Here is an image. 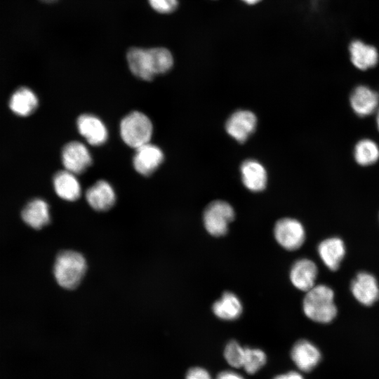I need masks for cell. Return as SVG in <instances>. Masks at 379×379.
I'll return each mask as SVG.
<instances>
[{
    "instance_id": "25",
    "label": "cell",
    "mask_w": 379,
    "mask_h": 379,
    "mask_svg": "<svg viewBox=\"0 0 379 379\" xmlns=\"http://www.w3.org/2000/svg\"><path fill=\"white\" fill-rule=\"evenodd\" d=\"M244 353L245 347L236 340H231L225 345L223 354L226 362L231 367L240 368L243 366Z\"/></svg>"
},
{
    "instance_id": "14",
    "label": "cell",
    "mask_w": 379,
    "mask_h": 379,
    "mask_svg": "<svg viewBox=\"0 0 379 379\" xmlns=\"http://www.w3.org/2000/svg\"><path fill=\"white\" fill-rule=\"evenodd\" d=\"M352 65L360 70L375 67L379 60L378 49L360 39L352 40L348 48Z\"/></svg>"
},
{
    "instance_id": "29",
    "label": "cell",
    "mask_w": 379,
    "mask_h": 379,
    "mask_svg": "<svg viewBox=\"0 0 379 379\" xmlns=\"http://www.w3.org/2000/svg\"><path fill=\"white\" fill-rule=\"evenodd\" d=\"M272 379H305L302 375L296 371H290L274 376Z\"/></svg>"
},
{
    "instance_id": "23",
    "label": "cell",
    "mask_w": 379,
    "mask_h": 379,
    "mask_svg": "<svg viewBox=\"0 0 379 379\" xmlns=\"http://www.w3.org/2000/svg\"><path fill=\"white\" fill-rule=\"evenodd\" d=\"M354 158L362 166H368L376 162L379 158V147L373 140H360L354 148Z\"/></svg>"
},
{
    "instance_id": "26",
    "label": "cell",
    "mask_w": 379,
    "mask_h": 379,
    "mask_svg": "<svg viewBox=\"0 0 379 379\" xmlns=\"http://www.w3.org/2000/svg\"><path fill=\"white\" fill-rule=\"evenodd\" d=\"M149 2L152 8L160 13H171L178 6V0H149Z\"/></svg>"
},
{
    "instance_id": "9",
    "label": "cell",
    "mask_w": 379,
    "mask_h": 379,
    "mask_svg": "<svg viewBox=\"0 0 379 379\" xmlns=\"http://www.w3.org/2000/svg\"><path fill=\"white\" fill-rule=\"evenodd\" d=\"M257 118L248 110H237L227 119L225 129L227 133L239 142H245L255 129Z\"/></svg>"
},
{
    "instance_id": "21",
    "label": "cell",
    "mask_w": 379,
    "mask_h": 379,
    "mask_svg": "<svg viewBox=\"0 0 379 379\" xmlns=\"http://www.w3.org/2000/svg\"><path fill=\"white\" fill-rule=\"evenodd\" d=\"M39 100L32 90L20 87L13 92L9 100L11 111L20 117H27L37 108Z\"/></svg>"
},
{
    "instance_id": "8",
    "label": "cell",
    "mask_w": 379,
    "mask_h": 379,
    "mask_svg": "<svg viewBox=\"0 0 379 379\" xmlns=\"http://www.w3.org/2000/svg\"><path fill=\"white\" fill-rule=\"evenodd\" d=\"M164 154L157 145L147 143L136 149L133 159L135 171L145 176H149L164 161Z\"/></svg>"
},
{
    "instance_id": "1",
    "label": "cell",
    "mask_w": 379,
    "mask_h": 379,
    "mask_svg": "<svg viewBox=\"0 0 379 379\" xmlns=\"http://www.w3.org/2000/svg\"><path fill=\"white\" fill-rule=\"evenodd\" d=\"M127 61L131 72L138 78L152 81L157 75L165 74L173 67V58L165 48H132L127 53Z\"/></svg>"
},
{
    "instance_id": "17",
    "label": "cell",
    "mask_w": 379,
    "mask_h": 379,
    "mask_svg": "<svg viewBox=\"0 0 379 379\" xmlns=\"http://www.w3.org/2000/svg\"><path fill=\"white\" fill-rule=\"evenodd\" d=\"M244 186L252 192H260L267 185V176L264 166L258 161L247 159L240 167Z\"/></svg>"
},
{
    "instance_id": "3",
    "label": "cell",
    "mask_w": 379,
    "mask_h": 379,
    "mask_svg": "<svg viewBox=\"0 0 379 379\" xmlns=\"http://www.w3.org/2000/svg\"><path fill=\"white\" fill-rule=\"evenodd\" d=\"M86 270V262L79 253L73 251L60 252L55 260L53 272L58 284L66 288L79 286Z\"/></svg>"
},
{
    "instance_id": "15",
    "label": "cell",
    "mask_w": 379,
    "mask_h": 379,
    "mask_svg": "<svg viewBox=\"0 0 379 379\" xmlns=\"http://www.w3.org/2000/svg\"><path fill=\"white\" fill-rule=\"evenodd\" d=\"M88 204L98 211H105L111 208L116 201L114 189L105 180H99L90 187L86 192Z\"/></svg>"
},
{
    "instance_id": "22",
    "label": "cell",
    "mask_w": 379,
    "mask_h": 379,
    "mask_svg": "<svg viewBox=\"0 0 379 379\" xmlns=\"http://www.w3.org/2000/svg\"><path fill=\"white\" fill-rule=\"evenodd\" d=\"M53 186L58 197L73 201L81 195V187L74 174L65 170L57 172L53 177Z\"/></svg>"
},
{
    "instance_id": "27",
    "label": "cell",
    "mask_w": 379,
    "mask_h": 379,
    "mask_svg": "<svg viewBox=\"0 0 379 379\" xmlns=\"http://www.w3.org/2000/svg\"><path fill=\"white\" fill-rule=\"evenodd\" d=\"M185 379H213L210 373L204 368L195 366L190 368Z\"/></svg>"
},
{
    "instance_id": "2",
    "label": "cell",
    "mask_w": 379,
    "mask_h": 379,
    "mask_svg": "<svg viewBox=\"0 0 379 379\" xmlns=\"http://www.w3.org/2000/svg\"><path fill=\"white\" fill-rule=\"evenodd\" d=\"M302 310L312 321L321 324L332 321L337 315L333 291L324 284L315 285L306 292Z\"/></svg>"
},
{
    "instance_id": "12",
    "label": "cell",
    "mask_w": 379,
    "mask_h": 379,
    "mask_svg": "<svg viewBox=\"0 0 379 379\" xmlns=\"http://www.w3.org/2000/svg\"><path fill=\"white\" fill-rule=\"evenodd\" d=\"M318 274L316 264L308 258L297 260L291 266L289 278L297 289L307 292L315 286Z\"/></svg>"
},
{
    "instance_id": "32",
    "label": "cell",
    "mask_w": 379,
    "mask_h": 379,
    "mask_svg": "<svg viewBox=\"0 0 379 379\" xmlns=\"http://www.w3.org/2000/svg\"><path fill=\"white\" fill-rule=\"evenodd\" d=\"M40 1L44 3L51 4V3H54L57 1L58 0H40Z\"/></svg>"
},
{
    "instance_id": "13",
    "label": "cell",
    "mask_w": 379,
    "mask_h": 379,
    "mask_svg": "<svg viewBox=\"0 0 379 379\" xmlns=\"http://www.w3.org/2000/svg\"><path fill=\"white\" fill-rule=\"evenodd\" d=\"M77 125L79 133L92 145H101L107 140V128L98 117L93 114L80 115Z\"/></svg>"
},
{
    "instance_id": "28",
    "label": "cell",
    "mask_w": 379,
    "mask_h": 379,
    "mask_svg": "<svg viewBox=\"0 0 379 379\" xmlns=\"http://www.w3.org/2000/svg\"><path fill=\"white\" fill-rule=\"evenodd\" d=\"M215 379H245V378L232 370H225L220 372Z\"/></svg>"
},
{
    "instance_id": "24",
    "label": "cell",
    "mask_w": 379,
    "mask_h": 379,
    "mask_svg": "<svg viewBox=\"0 0 379 379\" xmlns=\"http://www.w3.org/2000/svg\"><path fill=\"white\" fill-rule=\"evenodd\" d=\"M266 362L267 355L263 350L255 347H245L242 368L248 374H255L265 365Z\"/></svg>"
},
{
    "instance_id": "11",
    "label": "cell",
    "mask_w": 379,
    "mask_h": 379,
    "mask_svg": "<svg viewBox=\"0 0 379 379\" xmlns=\"http://www.w3.org/2000/svg\"><path fill=\"white\" fill-rule=\"evenodd\" d=\"M291 358L298 369L303 372L313 370L319 363L321 354L317 346L307 340H299L293 345Z\"/></svg>"
},
{
    "instance_id": "19",
    "label": "cell",
    "mask_w": 379,
    "mask_h": 379,
    "mask_svg": "<svg viewBox=\"0 0 379 379\" xmlns=\"http://www.w3.org/2000/svg\"><path fill=\"white\" fill-rule=\"evenodd\" d=\"M215 316L224 321H234L240 317L243 305L239 297L232 292L226 291L212 305Z\"/></svg>"
},
{
    "instance_id": "6",
    "label": "cell",
    "mask_w": 379,
    "mask_h": 379,
    "mask_svg": "<svg viewBox=\"0 0 379 379\" xmlns=\"http://www.w3.org/2000/svg\"><path fill=\"white\" fill-rule=\"evenodd\" d=\"M273 233L276 241L287 251L300 248L305 240V230L302 224L291 218L277 220Z\"/></svg>"
},
{
    "instance_id": "20",
    "label": "cell",
    "mask_w": 379,
    "mask_h": 379,
    "mask_svg": "<svg viewBox=\"0 0 379 379\" xmlns=\"http://www.w3.org/2000/svg\"><path fill=\"white\" fill-rule=\"evenodd\" d=\"M21 216L23 221L31 227L41 229L50 222L49 206L44 199H34L24 207Z\"/></svg>"
},
{
    "instance_id": "10",
    "label": "cell",
    "mask_w": 379,
    "mask_h": 379,
    "mask_svg": "<svg viewBox=\"0 0 379 379\" xmlns=\"http://www.w3.org/2000/svg\"><path fill=\"white\" fill-rule=\"evenodd\" d=\"M354 298L365 306H370L379 298V286L375 277L366 272L357 274L351 283Z\"/></svg>"
},
{
    "instance_id": "16",
    "label": "cell",
    "mask_w": 379,
    "mask_h": 379,
    "mask_svg": "<svg viewBox=\"0 0 379 379\" xmlns=\"http://www.w3.org/2000/svg\"><path fill=\"white\" fill-rule=\"evenodd\" d=\"M350 104L357 115L366 117L378 109L379 96L369 87L359 86L351 93Z\"/></svg>"
},
{
    "instance_id": "7",
    "label": "cell",
    "mask_w": 379,
    "mask_h": 379,
    "mask_svg": "<svg viewBox=\"0 0 379 379\" xmlns=\"http://www.w3.org/2000/svg\"><path fill=\"white\" fill-rule=\"evenodd\" d=\"M61 159L65 169L74 174L84 173L93 161L88 149L78 141L69 142L63 147Z\"/></svg>"
},
{
    "instance_id": "30",
    "label": "cell",
    "mask_w": 379,
    "mask_h": 379,
    "mask_svg": "<svg viewBox=\"0 0 379 379\" xmlns=\"http://www.w3.org/2000/svg\"><path fill=\"white\" fill-rule=\"evenodd\" d=\"M241 1L247 5L253 6V5H255L260 3L262 0H241Z\"/></svg>"
},
{
    "instance_id": "18",
    "label": "cell",
    "mask_w": 379,
    "mask_h": 379,
    "mask_svg": "<svg viewBox=\"0 0 379 379\" xmlns=\"http://www.w3.org/2000/svg\"><path fill=\"white\" fill-rule=\"evenodd\" d=\"M318 254L324 264L331 270H336L345 254V246L338 237H331L321 241L317 248Z\"/></svg>"
},
{
    "instance_id": "5",
    "label": "cell",
    "mask_w": 379,
    "mask_h": 379,
    "mask_svg": "<svg viewBox=\"0 0 379 379\" xmlns=\"http://www.w3.org/2000/svg\"><path fill=\"white\" fill-rule=\"evenodd\" d=\"M233 207L227 201L216 200L204 209L203 222L207 232L213 237L226 234L229 225L234 218Z\"/></svg>"
},
{
    "instance_id": "4",
    "label": "cell",
    "mask_w": 379,
    "mask_h": 379,
    "mask_svg": "<svg viewBox=\"0 0 379 379\" xmlns=\"http://www.w3.org/2000/svg\"><path fill=\"white\" fill-rule=\"evenodd\" d=\"M152 121L145 114L135 111L127 114L120 124V133L124 142L137 149L149 143L152 135Z\"/></svg>"
},
{
    "instance_id": "31",
    "label": "cell",
    "mask_w": 379,
    "mask_h": 379,
    "mask_svg": "<svg viewBox=\"0 0 379 379\" xmlns=\"http://www.w3.org/2000/svg\"><path fill=\"white\" fill-rule=\"evenodd\" d=\"M376 124L377 126L379 131V108L377 109V114H376Z\"/></svg>"
}]
</instances>
